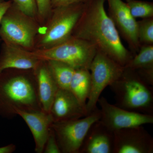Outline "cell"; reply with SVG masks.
I'll return each mask as SVG.
<instances>
[{
  "label": "cell",
  "instance_id": "obj_1",
  "mask_svg": "<svg viewBox=\"0 0 153 153\" xmlns=\"http://www.w3.org/2000/svg\"><path fill=\"white\" fill-rule=\"evenodd\" d=\"M105 1H86L72 36L93 44L97 51L124 67L134 55L124 46L117 29L107 13Z\"/></svg>",
  "mask_w": 153,
  "mask_h": 153
},
{
  "label": "cell",
  "instance_id": "obj_2",
  "mask_svg": "<svg viewBox=\"0 0 153 153\" xmlns=\"http://www.w3.org/2000/svg\"><path fill=\"white\" fill-rule=\"evenodd\" d=\"M18 110H42L34 70L6 69L0 72V117L12 119Z\"/></svg>",
  "mask_w": 153,
  "mask_h": 153
},
{
  "label": "cell",
  "instance_id": "obj_3",
  "mask_svg": "<svg viewBox=\"0 0 153 153\" xmlns=\"http://www.w3.org/2000/svg\"><path fill=\"white\" fill-rule=\"evenodd\" d=\"M109 86L114 94L117 106L153 115L152 86L149 85L136 71L125 68L120 77Z\"/></svg>",
  "mask_w": 153,
  "mask_h": 153
},
{
  "label": "cell",
  "instance_id": "obj_4",
  "mask_svg": "<svg viewBox=\"0 0 153 153\" xmlns=\"http://www.w3.org/2000/svg\"><path fill=\"white\" fill-rule=\"evenodd\" d=\"M84 5L85 3H78L52 9L36 43V49L50 48L70 38Z\"/></svg>",
  "mask_w": 153,
  "mask_h": 153
},
{
  "label": "cell",
  "instance_id": "obj_5",
  "mask_svg": "<svg viewBox=\"0 0 153 153\" xmlns=\"http://www.w3.org/2000/svg\"><path fill=\"white\" fill-rule=\"evenodd\" d=\"M40 27L36 19L19 10L15 6L4 14L0 25V38L4 43L33 51Z\"/></svg>",
  "mask_w": 153,
  "mask_h": 153
},
{
  "label": "cell",
  "instance_id": "obj_6",
  "mask_svg": "<svg viewBox=\"0 0 153 153\" xmlns=\"http://www.w3.org/2000/svg\"><path fill=\"white\" fill-rule=\"evenodd\" d=\"M93 44L71 36L70 38L50 48L36 49L33 54L41 60L60 61L76 69H89L96 53Z\"/></svg>",
  "mask_w": 153,
  "mask_h": 153
},
{
  "label": "cell",
  "instance_id": "obj_7",
  "mask_svg": "<svg viewBox=\"0 0 153 153\" xmlns=\"http://www.w3.org/2000/svg\"><path fill=\"white\" fill-rule=\"evenodd\" d=\"M124 69V66L104 53L97 51L89 68L91 88L85 104L87 115L97 108V102L102 92L120 77Z\"/></svg>",
  "mask_w": 153,
  "mask_h": 153
},
{
  "label": "cell",
  "instance_id": "obj_8",
  "mask_svg": "<svg viewBox=\"0 0 153 153\" xmlns=\"http://www.w3.org/2000/svg\"><path fill=\"white\" fill-rule=\"evenodd\" d=\"M98 108L84 117L66 121L53 122L51 128L55 133L61 153H79L90 127L100 118Z\"/></svg>",
  "mask_w": 153,
  "mask_h": 153
},
{
  "label": "cell",
  "instance_id": "obj_9",
  "mask_svg": "<svg viewBox=\"0 0 153 153\" xmlns=\"http://www.w3.org/2000/svg\"><path fill=\"white\" fill-rule=\"evenodd\" d=\"M97 103L100 107V120L111 131L153 123V115L124 109L111 104L103 97Z\"/></svg>",
  "mask_w": 153,
  "mask_h": 153
},
{
  "label": "cell",
  "instance_id": "obj_10",
  "mask_svg": "<svg viewBox=\"0 0 153 153\" xmlns=\"http://www.w3.org/2000/svg\"><path fill=\"white\" fill-rule=\"evenodd\" d=\"M107 1L108 16L134 56L139 51L141 46L138 37L137 22L131 16L126 4L122 0Z\"/></svg>",
  "mask_w": 153,
  "mask_h": 153
},
{
  "label": "cell",
  "instance_id": "obj_11",
  "mask_svg": "<svg viewBox=\"0 0 153 153\" xmlns=\"http://www.w3.org/2000/svg\"><path fill=\"white\" fill-rule=\"evenodd\" d=\"M113 153H153V138L142 126L114 132Z\"/></svg>",
  "mask_w": 153,
  "mask_h": 153
},
{
  "label": "cell",
  "instance_id": "obj_12",
  "mask_svg": "<svg viewBox=\"0 0 153 153\" xmlns=\"http://www.w3.org/2000/svg\"><path fill=\"white\" fill-rule=\"evenodd\" d=\"M49 114L53 122L73 120L87 116L85 106L68 89L59 88Z\"/></svg>",
  "mask_w": 153,
  "mask_h": 153
},
{
  "label": "cell",
  "instance_id": "obj_13",
  "mask_svg": "<svg viewBox=\"0 0 153 153\" xmlns=\"http://www.w3.org/2000/svg\"><path fill=\"white\" fill-rule=\"evenodd\" d=\"M16 114L17 115L22 117L30 129L35 142V152L37 153H43L53 123L51 115L43 111H26L18 110Z\"/></svg>",
  "mask_w": 153,
  "mask_h": 153
},
{
  "label": "cell",
  "instance_id": "obj_14",
  "mask_svg": "<svg viewBox=\"0 0 153 153\" xmlns=\"http://www.w3.org/2000/svg\"><path fill=\"white\" fill-rule=\"evenodd\" d=\"M114 145V132L99 120L88 130L79 153H113Z\"/></svg>",
  "mask_w": 153,
  "mask_h": 153
},
{
  "label": "cell",
  "instance_id": "obj_15",
  "mask_svg": "<svg viewBox=\"0 0 153 153\" xmlns=\"http://www.w3.org/2000/svg\"><path fill=\"white\" fill-rule=\"evenodd\" d=\"M41 61L32 51L3 43L0 53V72L9 68L34 70Z\"/></svg>",
  "mask_w": 153,
  "mask_h": 153
},
{
  "label": "cell",
  "instance_id": "obj_16",
  "mask_svg": "<svg viewBox=\"0 0 153 153\" xmlns=\"http://www.w3.org/2000/svg\"><path fill=\"white\" fill-rule=\"evenodd\" d=\"M39 101L43 111L49 113L52 102L59 89L47 61L41 60L35 69Z\"/></svg>",
  "mask_w": 153,
  "mask_h": 153
},
{
  "label": "cell",
  "instance_id": "obj_17",
  "mask_svg": "<svg viewBox=\"0 0 153 153\" xmlns=\"http://www.w3.org/2000/svg\"><path fill=\"white\" fill-rule=\"evenodd\" d=\"M124 68L135 70L149 85H153V45H143Z\"/></svg>",
  "mask_w": 153,
  "mask_h": 153
},
{
  "label": "cell",
  "instance_id": "obj_18",
  "mask_svg": "<svg viewBox=\"0 0 153 153\" xmlns=\"http://www.w3.org/2000/svg\"><path fill=\"white\" fill-rule=\"evenodd\" d=\"M90 88L91 75L89 69H75L69 85V90L85 106Z\"/></svg>",
  "mask_w": 153,
  "mask_h": 153
},
{
  "label": "cell",
  "instance_id": "obj_19",
  "mask_svg": "<svg viewBox=\"0 0 153 153\" xmlns=\"http://www.w3.org/2000/svg\"><path fill=\"white\" fill-rule=\"evenodd\" d=\"M46 61L59 88L69 90V85L75 68L66 63L57 60Z\"/></svg>",
  "mask_w": 153,
  "mask_h": 153
},
{
  "label": "cell",
  "instance_id": "obj_20",
  "mask_svg": "<svg viewBox=\"0 0 153 153\" xmlns=\"http://www.w3.org/2000/svg\"><path fill=\"white\" fill-rule=\"evenodd\" d=\"M130 13L134 19L153 17V3L139 0H126Z\"/></svg>",
  "mask_w": 153,
  "mask_h": 153
},
{
  "label": "cell",
  "instance_id": "obj_21",
  "mask_svg": "<svg viewBox=\"0 0 153 153\" xmlns=\"http://www.w3.org/2000/svg\"><path fill=\"white\" fill-rule=\"evenodd\" d=\"M138 37L141 46L153 45V17L137 22Z\"/></svg>",
  "mask_w": 153,
  "mask_h": 153
},
{
  "label": "cell",
  "instance_id": "obj_22",
  "mask_svg": "<svg viewBox=\"0 0 153 153\" xmlns=\"http://www.w3.org/2000/svg\"><path fill=\"white\" fill-rule=\"evenodd\" d=\"M15 7L22 13L37 19V8L36 0H13Z\"/></svg>",
  "mask_w": 153,
  "mask_h": 153
},
{
  "label": "cell",
  "instance_id": "obj_23",
  "mask_svg": "<svg viewBox=\"0 0 153 153\" xmlns=\"http://www.w3.org/2000/svg\"><path fill=\"white\" fill-rule=\"evenodd\" d=\"M37 8V20L41 24L49 17L52 8L51 0H36Z\"/></svg>",
  "mask_w": 153,
  "mask_h": 153
},
{
  "label": "cell",
  "instance_id": "obj_24",
  "mask_svg": "<svg viewBox=\"0 0 153 153\" xmlns=\"http://www.w3.org/2000/svg\"><path fill=\"white\" fill-rule=\"evenodd\" d=\"M43 153H61L53 130L51 128Z\"/></svg>",
  "mask_w": 153,
  "mask_h": 153
},
{
  "label": "cell",
  "instance_id": "obj_25",
  "mask_svg": "<svg viewBox=\"0 0 153 153\" xmlns=\"http://www.w3.org/2000/svg\"><path fill=\"white\" fill-rule=\"evenodd\" d=\"M87 0H51V8L52 9L78 3H84Z\"/></svg>",
  "mask_w": 153,
  "mask_h": 153
},
{
  "label": "cell",
  "instance_id": "obj_26",
  "mask_svg": "<svg viewBox=\"0 0 153 153\" xmlns=\"http://www.w3.org/2000/svg\"><path fill=\"white\" fill-rule=\"evenodd\" d=\"M11 5H12V3L10 1H4L0 3V25L4 14L7 11L10 7Z\"/></svg>",
  "mask_w": 153,
  "mask_h": 153
},
{
  "label": "cell",
  "instance_id": "obj_27",
  "mask_svg": "<svg viewBox=\"0 0 153 153\" xmlns=\"http://www.w3.org/2000/svg\"><path fill=\"white\" fill-rule=\"evenodd\" d=\"M16 149V145L11 144L0 147V153H12Z\"/></svg>",
  "mask_w": 153,
  "mask_h": 153
},
{
  "label": "cell",
  "instance_id": "obj_28",
  "mask_svg": "<svg viewBox=\"0 0 153 153\" xmlns=\"http://www.w3.org/2000/svg\"><path fill=\"white\" fill-rule=\"evenodd\" d=\"M3 1H4V0H0V3L2 2Z\"/></svg>",
  "mask_w": 153,
  "mask_h": 153
}]
</instances>
